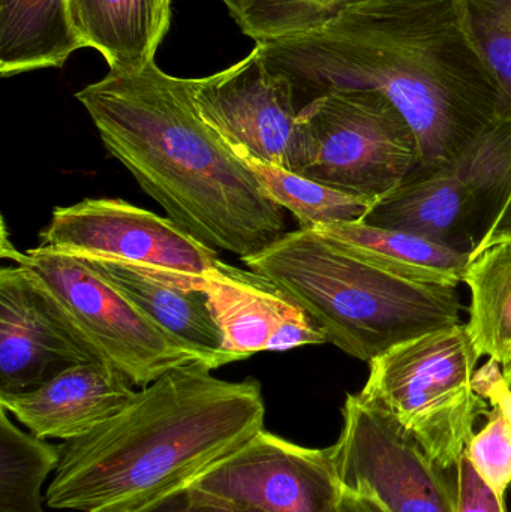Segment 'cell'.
<instances>
[{
    "label": "cell",
    "instance_id": "obj_11",
    "mask_svg": "<svg viewBox=\"0 0 511 512\" xmlns=\"http://www.w3.org/2000/svg\"><path fill=\"white\" fill-rule=\"evenodd\" d=\"M39 246L77 258L107 259L204 276L218 252L198 242L170 218L120 198H86L56 207L39 233Z\"/></svg>",
    "mask_w": 511,
    "mask_h": 512
},
{
    "label": "cell",
    "instance_id": "obj_26",
    "mask_svg": "<svg viewBox=\"0 0 511 512\" xmlns=\"http://www.w3.org/2000/svg\"><path fill=\"white\" fill-rule=\"evenodd\" d=\"M458 512H507L506 502L485 483L465 451L456 468Z\"/></svg>",
    "mask_w": 511,
    "mask_h": 512
},
{
    "label": "cell",
    "instance_id": "obj_5",
    "mask_svg": "<svg viewBox=\"0 0 511 512\" xmlns=\"http://www.w3.org/2000/svg\"><path fill=\"white\" fill-rule=\"evenodd\" d=\"M467 324L452 325L398 343L369 361L360 391L389 412L443 471H456L489 402L474 391L479 363Z\"/></svg>",
    "mask_w": 511,
    "mask_h": 512
},
{
    "label": "cell",
    "instance_id": "obj_30",
    "mask_svg": "<svg viewBox=\"0 0 511 512\" xmlns=\"http://www.w3.org/2000/svg\"><path fill=\"white\" fill-rule=\"evenodd\" d=\"M503 373L504 379H506L507 385H509V388L511 390V363L509 364V366L504 367Z\"/></svg>",
    "mask_w": 511,
    "mask_h": 512
},
{
    "label": "cell",
    "instance_id": "obj_21",
    "mask_svg": "<svg viewBox=\"0 0 511 512\" xmlns=\"http://www.w3.org/2000/svg\"><path fill=\"white\" fill-rule=\"evenodd\" d=\"M270 198L299 221L300 228L363 221L375 201L323 185L302 174L257 159H240Z\"/></svg>",
    "mask_w": 511,
    "mask_h": 512
},
{
    "label": "cell",
    "instance_id": "obj_16",
    "mask_svg": "<svg viewBox=\"0 0 511 512\" xmlns=\"http://www.w3.org/2000/svg\"><path fill=\"white\" fill-rule=\"evenodd\" d=\"M128 297L156 327L212 370L227 366L224 336L204 291V276L107 259L81 258Z\"/></svg>",
    "mask_w": 511,
    "mask_h": 512
},
{
    "label": "cell",
    "instance_id": "obj_24",
    "mask_svg": "<svg viewBox=\"0 0 511 512\" xmlns=\"http://www.w3.org/2000/svg\"><path fill=\"white\" fill-rule=\"evenodd\" d=\"M255 44L308 32L360 0H222Z\"/></svg>",
    "mask_w": 511,
    "mask_h": 512
},
{
    "label": "cell",
    "instance_id": "obj_12",
    "mask_svg": "<svg viewBox=\"0 0 511 512\" xmlns=\"http://www.w3.org/2000/svg\"><path fill=\"white\" fill-rule=\"evenodd\" d=\"M188 489L198 498L266 512H338L330 447H302L267 430Z\"/></svg>",
    "mask_w": 511,
    "mask_h": 512
},
{
    "label": "cell",
    "instance_id": "obj_10",
    "mask_svg": "<svg viewBox=\"0 0 511 512\" xmlns=\"http://www.w3.org/2000/svg\"><path fill=\"white\" fill-rule=\"evenodd\" d=\"M192 98L204 122L236 153L300 174L306 141L293 87L264 63L255 45L224 71L191 78Z\"/></svg>",
    "mask_w": 511,
    "mask_h": 512
},
{
    "label": "cell",
    "instance_id": "obj_19",
    "mask_svg": "<svg viewBox=\"0 0 511 512\" xmlns=\"http://www.w3.org/2000/svg\"><path fill=\"white\" fill-rule=\"evenodd\" d=\"M84 47L69 0H0V74L60 68Z\"/></svg>",
    "mask_w": 511,
    "mask_h": 512
},
{
    "label": "cell",
    "instance_id": "obj_14",
    "mask_svg": "<svg viewBox=\"0 0 511 512\" xmlns=\"http://www.w3.org/2000/svg\"><path fill=\"white\" fill-rule=\"evenodd\" d=\"M204 291L224 336L227 364L260 352H285L329 343L320 325L261 274L216 259L204 274Z\"/></svg>",
    "mask_w": 511,
    "mask_h": 512
},
{
    "label": "cell",
    "instance_id": "obj_25",
    "mask_svg": "<svg viewBox=\"0 0 511 512\" xmlns=\"http://www.w3.org/2000/svg\"><path fill=\"white\" fill-rule=\"evenodd\" d=\"M467 454L485 483L504 498L511 486V423L500 409L492 406L488 423L473 436Z\"/></svg>",
    "mask_w": 511,
    "mask_h": 512
},
{
    "label": "cell",
    "instance_id": "obj_28",
    "mask_svg": "<svg viewBox=\"0 0 511 512\" xmlns=\"http://www.w3.org/2000/svg\"><path fill=\"white\" fill-rule=\"evenodd\" d=\"M141 512H266L246 505L224 504V502L210 501L198 498L189 492L188 487L167 496L156 502L152 507Z\"/></svg>",
    "mask_w": 511,
    "mask_h": 512
},
{
    "label": "cell",
    "instance_id": "obj_4",
    "mask_svg": "<svg viewBox=\"0 0 511 512\" xmlns=\"http://www.w3.org/2000/svg\"><path fill=\"white\" fill-rule=\"evenodd\" d=\"M243 262L357 360L369 363L398 343L461 322L456 288L393 276L315 230L285 233Z\"/></svg>",
    "mask_w": 511,
    "mask_h": 512
},
{
    "label": "cell",
    "instance_id": "obj_8",
    "mask_svg": "<svg viewBox=\"0 0 511 512\" xmlns=\"http://www.w3.org/2000/svg\"><path fill=\"white\" fill-rule=\"evenodd\" d=\"M2 256L26 268L99 360L122 373L134 387H147L174 367L203 361L156 327L84 259L41 246L17 251L3 231Z\"/></svg>",
    "mask_w": 511,
    "mask_h": 512
},
{
    "label": "cell",
    "instance_id": "obj_29",
    "mask_svg": "<svg viewBox=\"0 0 511 512\" xmlns=\"http://www.w3.org/2000/svg\"><path fill=\"white\" fill-rule=\"evenodd\" d=\"M339 507L344 512H390L374 496L348 492L339 487Z\"/></svg>",
    "mask_w": 511,
    "mask_h": 512
},
{
    "label": "cell",
    "instance_id": "obj_7",
    "mask_svg": "<svg viewBox=\"0 0 511 512\" xmlns=\"http://www.w3.org/2000/svg\"><path fill=\"white\" fill-rule=\"evenodd\" d=\"M302 176L377 201L420 168L416 134L375 90H333L300 110Z\"/></svg>",
    "mask_w": 511,
    "mask_h": 512
},
{
    "label": "cell",
    "instance_id": "obj_13",
    "mask_svg": "<svg viewBox=\"0 0 511 512\" xmlns=\"http://www.w3.org/2000/svg\"><path fill=\"white\" fill-rule=\"evenodd\" d=\"M101 361L47 289L21 265L0 270V397L36 390L75 364Z\"/></svg>",
    "mask_w": 511,
    "mask_h": 512
},
{
    "label": "cell",
    "instance_id": "obj_20",
    "mask_svg": "<svg viewBox=\"0 0 511 512\" xmlns=\"http://www.w3.org/2000/svg\"><path fill=\"white\" fill-rule=\"evenodd\" d=\"M464 282L470 288L468 333L480 357L511 363V233H501L471 252Z\"/></svg>",
    "mask_w": 511,
    "mask_h": 512
},
{
    "label": "cell",
    "instance_id": "obj_27",
    "mask_svg": "<svg viewBox=\"0 0 511 512\" xmlns=\"http://www.w3.org/2000/svg\"><path fill=\"white\" fill-rule=\"evenodd\" d=\"M474 391L489 405L500 409L511 423V390L504 379L503 367L489 358L488 363L476 370L473 378Z\"/></svg>",
    "mask_w": 511,
    "mask_h": 512
},
{
    "label": "cell",
    "instance_id": "obj_2",
    "mask_svg": "<svg viewBox=\"0 0 511 512\" xmlns=\"http://www.w3.org/2000/svg\"><path fill=\"white\" fill-rule=\"evenodd\" d=\"M75 98L107 152L198 242L245 261L287 233L285 210L198 113L191 78L152 62L108 72Z\"/></svg>",
    "mask_w": 511,
    "mask_h": 512
},
{
    "label": "cell",
    "instance_id": "obj_23",
    "mask_svg": "<svg viewBox=\"0 0 511 512\" xmlns=\"http://www.w3.org/2000/svg\"><path fill=\"white\" fill-rule=\"evenodd\" d=\"M477 56L494 81L498 119H511V0H456Z\"/></svg>",
    "mask_w": 511,
    "mask_h": 512
},
{
    "label": "cell",
    "instance_id": "obj_9",
    "mask_svg": "<svg viewBox=\"0 0 511 512\" xmlns=\"http://www.w3.org/2000/svg\"><path fill=\"white\" fill-rule=\"evenodd\" d=\"M330 450L341 489L374 496L390 512H458L456 471L435 466L395 417L359 393L345 397Z\"/></svg>",
    "mask_w": 511,
    "mask_h": 512
},
{
    "label": "cell",
    "instance_id": "obj_31",
    "mask_svg": "<svg viewBox=\"0 0 511 512\" xmlns=\"http://www.w3.org/2000/svg\"><path fill=\"white\" fill-rule=\"evenodd\" d=\"M338 501H339V499H338ZM338 512H344V511H342V508L339 507V502H338Z\"/></svg>",
    "mask_w": 511,
    "mask_h": 512
},
{
    "label": "cell",
    "instance_id": "obj_22",
    "mask_svg": "<svg viewBox=\"0 0 511 512\" xmlns=\"http://www.w3.org/2000/svg\"><path fill=\"white\" fill-rule=\"evenodd\" d=\"M59 460V445L24 433L0 406V512H44L41 489Z\"/></svg>",
    "mask_w": 511,
    "mask_h": 512
},
{
    "label": "cell",
    "instance_id": "obj_17",
    "mask_svg": "<svg viewBox=\"0 0 511 512\" xmlns=\"http://www.w3.org/2000/svg\"><path fill=\"white\" fill-rule=\"evenodd\" d=\"M69 12L84 47L99 51L110 72H132L155 62L171 0H69Z\"/></svg>",
    "mask_w": 511,
    "mask_h": 512
},
{
    "label": "cell",
    "instance_id": "obj_3",
    "mask_svg": "<svg viewBox=\"0 0 511 512\" xmlns=\"http://www.w3.org/2000/svg\"><path fill=\"white\" fill-rule=\"evenodd\" d=\"M212 372L203 361L174 367L95 432L60 445L48 507L141 512L245 447L264 430L261 384Z\"/></svg>",
    "mask_w": 511,
    "mask_h": 512
},
{
    "label": "cell",
    "instance_id": "obj_18",
    "mask_svg": "<svg viewBox=\"0 0 511 512\" xmlns=\"http://www.w3.org/2000/svg\"><path fill=\"white\" fill-rule=\"evenodd\" d=\"M314 230L341 243L363 261L410 282L456 288L464 282L470 262V252L365 221L320 225Z\"/></svg>",
    "mask_w": 511,
    "mask_h": 512
},
{
    "label": "cell",
    "instance_id": "obj_6",
    "mask_svg": "<svg viewBox=\"0 0 511 512\" xmlns=\"http://www.w3.org/2000/svg\"><path fill=\"white\" fill-rule=\"evenodd\" d=\"M511 192V129L492 125L459 158L417 170L363 221L473 252Z\"/></svg>",
    "mask_w": 511,
    "mask_h": 512
},
{
    "label": "cell",
    "instance_id": "obj_15",
    "mask_svg": "<svg viewBox=\"0 0 511 512\" xmlns=\"http://www.w3.org/2000/svg\"><path fill=\"white\" fill-rule=\"evenodd\" d=\"M134 385L102 361L75 364L36 390L0 397V406L39 439L74 441L128 406Z\"/></svg>",
    "mask_w": 511,
    "mask_h": 512
},
{
    "label": "cell",
    "instance_id": "obj_1",
    "mask_svg": "<svg viewBox=\"0 0 511 512\" xmlns=\"http://www.w3.org/2000/svg\"><path fill=\"white\" fill-rule=\"evenodd\" d=\"M300 110L333 90H375L407 119L419 170L450 164L498 120L494 81L456 0H360L326 23L257 44Z\"/></svg>",
    "mask_w": 511,
    "mask_h": 512
}]
</instances>
